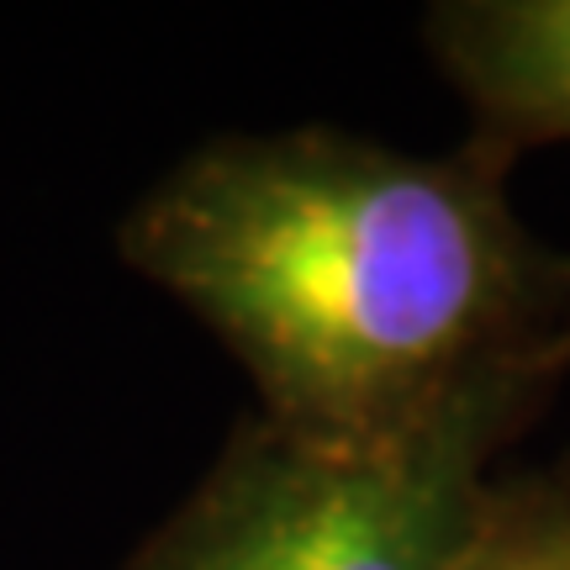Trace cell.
Listing matches in <instances>:
<instances>
[{
  "label": "cell",
  "instance_id": "4",
  "mask_svg": "<svg viewBox=\"0 0 570 570\" xmlns=\"http://www.w3.org/2000/svg\"><path fill=\"white\" fill-rule=\"evenodd\" d=\"M460 570H570V502L550 491H491Z\"/></svg>",
  "mask_w": 570,
  "mask_h": 570
},
{
  "label": "cell",
  "instance_id": "1",
  "mask_svg": "<svg viewBox=\"0 0 570 570\" xmlns=\"http://www.w3.org/2000/svg\"><path fill=\"white\" fill-rule=\"evenodd\" d=\"M122 259L233 348L291 433H381L533 354L539 269L487 154L223 138L132 206Z\"/></svg>",
  "mask_w": 570,
  "mask_h": 570
},
{
  "label": "cell",
  "instance_id": "3",
  "mask_svg": "<svg viewBox=\"0 0 570 570\" xmlns=\"http://www.w3.org/2000/svg\"><path fill=\"white\" fill-rule=\"evenodd\" d=\"M428 32L491 142L570 138V0H460Z\"/></svg>",
  "mask_w": 570,
  "mask_h": 570
},
{
  "label": "cell",
  "instance_id": "2",
  "mask_svg": "<svg viewBox=\"0 0 570 570\" xmlns=\"http://www.w3.org/2000/svg\"><path fill=\"white\" fill-rule=\"evenodd\" d=\"M539 360L475 370L381 433L248 428L127 570H460Z\"/></svg>",
  "mask_w": 570,
  "mask_h": 570
}]
</instances>
